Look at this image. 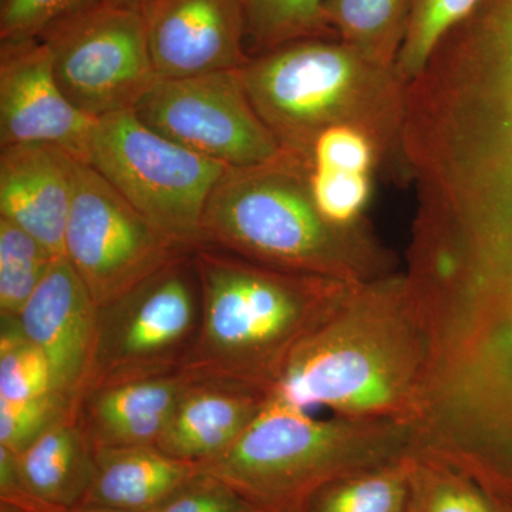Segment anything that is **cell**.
<instances>
[{"mask_svg":"<svg viewBox=\"0 0 512 512\" xmlns=\"http://www.w3.org/2000/svg\"><path fill=\"white\" fill-rule=\"evenodd\" d=\"M239 76L282 150L303 164L320 133L356 127L379 144L386 174L412 181L403 143L407 83L396 66L342 42L305 39L249 57Z\"/></svg>","mask_w":512,"mask_h":512,"instance_id":"cell-4","label":"cell"},{"mask_svg":"<svg viewBox=\"0 0 512 512\" xmlns=\"http://www.w3.org/2000/svg\"><path fill=\"white\" fill-rule=\"evenodd\" d=\"M103 0H2L0 3V43L42 40L53 29L100 5Z\"/></svg>","mask_w":512,"mask_h":512,"instance_id":"cell-29","label":"cell"},{"mask_svg":"<svg viewBox=\"0 0 512 512\" xmlns=\"http://www.w3.org/2000/svg\"><path fill=\"white\" fill-rule=\"evenodd\" d=\"M56 259L36 238L0 217V316L18 318Z\"/></svg>","mask_w":512,"mask_h":512,"instance_id":"cell-25","label":"cell"},{"mask_svg":"<svg viewBox=\"0 0 512 512\" xmlns=\"http://www.w3.org/2000/svg\"><path fill=\"white\" fill-rule=\"evenodd\" d=\"M103 2L110 3V5L126 6V8L138 9L140 0H103Z\"/></svg>","mask_w":512,"mask_h":512,"instance_id":"cell-34","label":"cell"},{"mask_svg":"<svg viewBox=\"0 0 512 512\" xmlns=\"http://www.w3.org/2000/svg\"><path fill=\"white\" fill-rule=\"evenodd\" d=\"M308 170L348 171L373 175L386 173V161L375 138L356 127H335L320 133L313 141Z\"/></svg>","mask_w":512,"mask_h":512,"instance_id":"cell-30","label":"cell"},{"mask_svg":"<svg viewBox=\"0 0 512 512\" xmlns=\"http://www.w3.org/2000/svg\"><path fill=\"white\" fill-rule=\"evenodd\" d=\"M194 256L201 322L181 372L247 384L266 394L293 352L356 285L272 268L205 245Z\"/></svg>","mask_w":512,"mask_h":512,"instance_id":"cell-3","label":"cell"},{"mask_svg":"<svg viewBox=\"0 0 512 512\" xmlns=\"http://www.w3.org/2000/svg\"><path fill=\"white\" fill-rule=\"evenodd\" d=\"M87 164L188 251L204 244L205 207L229 168L161 136L133 110L97 120Z\"/></svg>","mask_w":512,"mask_h":512,"instance_id":"cell-8","label":"cell"},{"mask_svg":"<svg viewBox=\"0 0 512 512\" xmlns=\"http://www.w3.org/2000/svg\"><path fill=\"white\" fill-rule=\"evenodd\" d=\"M150 512H261L237 490L211 474H197Z\"/></svg>","mask_w":512,"mask_h":512,"instance_id":"cell-32","label":"cell"},{"mask_svg":"<svg viewBox=\"0 0 512 512\" xmlns=\"http://www.w3.org/2000/svg\"><path fill=\"white\" fill-rule=\"evenodd\" d=\"M73 416L76 403L56 390L20 402L0 399V446L20 454L46 431Z\"/></svg>","mask_w":512,"mask_h":512,"instance_id":"cell-28","label":"cell"},{"mask_svg":"<svg viewBox=\"0 0 512 512\" xmlns=\"http://www.w3.org/2000/svg\"><path fill=\"white\" fill-rule=\"evenodd\" d=\"M252 56L330 32L325 0H241Z\"/></svg>","mask_w":512,"mask_h":512,"instance_id":"cell-24","label":"cell"},{"mask_svg":"<svg viewBox=\"0 0 512 512\" xmlns=\"http://www.w3.org/2000/svg\"><path fill=\"white\" fill-rule=\"evenodd\" d=\"M429 323L406 272L356 284L293 352L269 399L349 419L419 426L426 413Z\"/></svg>","mask_w":512,"mask_h":512,"instance_id":"cell-2","label":"cell"},{"mask_svg":"<svg viewBox=\"0 0 512 512\" xmlns=\"http://www.w3.org/2000/svg\"><path fill=\"white\" fill-rule=\"evenodd\" d=\"M80 160L49 144L0 148V217L66 258L64 235Z\"/></svg>","mask_w":512,"mask_h":512,"instance_id":"cell-15","label":"cell"},{"mask_svg":"<svg viewBox=\"0 0 512 512\" xmlns=\"http://www.w3.org/2000/svg\"><path fill=\"white\" fill-rule=\"evenodd\" d=\"M456 30L491 103L512 120V0H483Z\"/></svg>","mask_w":512,"mask_h":512,"instance_id":"cell-21","label":"cell"},{"mask_svg":"<svg viewBox=\"0 0 512 512\" xmlns=\"http://www.w3.org/2000/svg\"><path fill=\"white\" fill-rule=\"evenodd\" d=\"M151 62L158 79H181L248 62L241 0H140Z\"/></svg>","mask_w":512,"mask_h":512,"instance_id":"cell-13","label":"cell"},{"mask_svg":"<svg viewBox=\"0 0 512 512\" xmlns=\"http://www.w3.org/2000/svg\"><path fill=\"white\" fill-rule=\"evenodd\" d=\"M483 0H413L396 67L406 83L429 63L444 37L456 29Z\"/></svg>","mask_w":512,"mask_h":512,"instance_id":"cell-26","label":"cell"},{"mask_svg":"<svg viewBox=\"0 0 512 512\" xmlns=\"http://www.w3.org/2000/svg\"><path fill=\"white\" fill-rule=\"evenodd\" d=\"M18 320L46 356L56 392L77 404L89 372L97 305L67 258L56 259Z\"/></svg>","mask_w":512,"mask_h":512,"instance_id":"cell-14","label":"cell"},{"mask_svg":"<svg viewBox=\"0 0 512 512\" xmlns=\"http://www.w3.org/2000/svg\"><path fill=\"white\" fill-rule=\"evenodd\" d=\"M0 512H28L20 510L18 507H13V505L0 503Z\"/></svg>","mask_w":512,"mask_h":512,"instance_id":"cell-36","label":"cell"},{"mask_svg":"<svg viewBox=\"0 0 512 512\" xmlns=\"http://www.w3.org/2000/svg\"><path fill=\"white\" fill-rule=\"evenodd\" d=\"M200 473L157 446L99 448L96 473L82 507L150 512Z\"/></svg>","mask_w":512,"mask_h":512,"instance_id":"cell-18","label":"cell"},{"mask_svg":"<svg viewBox=\"0 0 512 512\" xmlns=\"http://www.w3.org/2000/svg\"><path fill=\"white\" fill-rule=\"evenodd\" d=\"M161 136L229 168L285 156L252 106L238 70L157 79L133 109Z\"/></svg>","mask_w":512,"mask_h":512,"instance_id":"cell-10","label":"cell"},{"mask_svg":"<svg viewBox=\"0 0 512 512\" xmlns=\"http://www.w3.org/2000/svg\"><path fill=\"white\" fill-rule=\"evenodd\" d=\"M0 503L10 504L28 512H70L37 497L20 474L16 454L2 446H0Z\"/></svg>","mask_w":512,"mask_h":512,"instance_id":"cell-33","label":"cell"},{"mask_svg":"<svg viewBox=\"0 0 512 512\" xmlns=\"http://www.w3.org/2000/svg\"><path fill=\"white\" fill-rule=\"evenodd\" d=\"M413 0H325L330 30L359 55L396 66Z\"/></svg>","mask_w":512,"mask_h":512,"instance_id":"cell-20","label":"cell"},{"mask_svg":"<svg viewBox=\"0 0 512 512\" xmlns=\"http://www.w3.org/2000/svg\"><path fill=\"white\" fill-rule=\"evenodd\" d=\"M96 123L64 96L42 40L0 46V146L49 144L87 164Z\"/></svg>","mask_w":512,"mask_h":512,"instance_id":"cell-12","label":"cell"},{"mask_svg":"<svg viewBox=\"0 0 512 512\" xmlns=\"http://www.w3.org/2000/svg\"><path fill=\"white\" fill-rule=\"evenodd\" d=\"M188 382L177 372L100 387L77 400V423L96 450L157 446Z\"/></svg>","mask_w":512,"mask_h":512,"instance_id":"cell-17","label":"cell"},{"mask_svg":"<svg viewBox=\"0 0 512 512\" xmlns=\"http://www.w3.org/2000/svg\"><path fill=\"white\" fill-rule=\"evenodd\" d=\"M200 322V275L190 251L97 308L80 397L100 387L181 372Z\"/></svg>","mask_w":512,"mask_h":512,"instance_id":"cell-7","label":"cell"},{"mask_svg":"<svg viewBox=\"0 0 512 512\" xmlns=\"http://www.w3.org/2000/svg\"><path fill=\"white\" fill-rule=\"evenodd\" d=\"M70 512H126V511L109 510V508H99V507H80V508H76V510H72Z\"/></svg>","mask_w":512,"mask_h":512,"instance_id":"cell-35","label":"cell"},{"mask_svg":"<svg viewBox=\"0 0 512 512\" xmlns=\"http://www.w3.org/2000/svg\"><path fill=\"white\" fill-rule=\"evenodd\" d=\"M49 362L23 332L18 318L0 316V399H35L53 392Z\"/></svg>","mask_w":512,"mask_h":512,"instance_id":"cell-27","label":"cell"},{"mask_svg":"<svg viewBox=\"0 0 512 512\" xmlns=\"http://www.w3.org/2000/svg\"><path fill=\"white\" fill-rule=\"evenodd\" d=\"M16 457L37 497L66 511L82 507L96 473V448L76 416L46 431Z\"/></svg>","mask_w":512,"mask_h":512,"instance_id":"cell-19","label":"cell"},{"mask_svg":"<svg viewBox=\"0 0 512 512\" xmlns=\"http://www.w3.org/2000/svg\"><path fill=\"white\" fill-rule=\"evenodd\" d=\"M202 237V247L349 284L397 272L396 255L366 222L339 227L320 215L308 168L288 153L275 163L227 168L205 207Z\"/></svg>","mask_w":512,"mask_h":512,"instance_id":"cell-5","label":"cell"},{"mask_svg":"<svg viewBox=\"0 0 512 512\" xmlns=\"http://www.w3.org/2000/svg\"><path fill=\"white\" fill-rule=\"evenodd\" d=\"M309 192L326 221L339 227L362 224L372 195V175L348 171L308 170Z\"/></svg>","mask_w":512,"mask_h":512,"instance_id":"cell-31","label":"cell"},{"mask_svg":"<svg viewBox=\"0 0 512 512\" xmlns=\"http://www.w3.org/2000/svg\"><path fill=\"white\" fill-rule=\"evenodd\" d=\"M413 451L320 488L302 512H407Z\"/></svg>","mask_w":512,"mask_h":512,"instance_id":"cell-22","label":"cell"},{"mask_svg":"<svg viewBox=\"0 0 512 512\" xmlns=\"http://www.w3.org/2000/svg\"><path fill=\"white\" fill-rule=\"evenodd\" d=\"M190 252L154 227L92 165L80 161L64 254L97 308Z\"/></svg>","mask_w":512,"mask_h":512,"instance_id":"cell-9","label":"cell"},{"mask_svg":"<svg viewBox=\"0 0 512 512\" xmlns=\"http://www.w3.org/2000/svg\"><path fill=\"white\" fill-rule=\"evenodd\" d=\"M42 42L64 96L96 120L133 110L158 79L138 9L101 2Z\"/></svg>","mask_w":512,"mask_h":512,"instance_id":"cell-11","label":"cell"},{"mask_svg":"<svg viewBox=\"0 0 512 512\" xmlns=\"http://www.w3.org/2000/svg\"><path fill=\"white\" fill-rule=\"evenodd\" d=\"M266 400L264 390L247 384L190 376L157 447L190 463L211 460L241 437Z\"/></svg>","mask_w":512,"mask_h":512,"instance_id":"cell-16","label":"cell"},{"mask_svg":"<svg viewBox=\"0 0 512 512\" xmlns=\"http://www.w3.org/2000/svg\"><path fill=\"white\" fill-rule=\"evenodd\" d=\"M416 434L413 424L316 417L268 397L241 437L198 467L261 512H302L325 485L409 454Z\"/></svg>","mask_w":512,"mask_h":512,"instance_id":"cell-6","label":"cell"},{"mask_svg":"<svg viewBox=\"0 0 512 512\" xmlns=\"http://www.w3.org/2000/svg\"><path fill=\"white\" fill-rule=\"evenodd\" d=\"M407 512H500L487 488L463 468L414 448Z\"/></svg>","mask_w":512,"mask_h":512,"instance_id":"cell-23","label":"cell"},{"mask_svg":"<svg viewBox=\"0 0 512 512\" xmlns=\"http://www.w3.org/2000/svg\"><path fill=\"white\" fill-rule=\"evenodd\" d=\"M410 252L437 379L471 402L512 410V121L484 134L447 224Z\"/></svg>","mask_w":512,"mask_h":512,"instance_id":"cell-1","label":"cell"}]
</instances>
